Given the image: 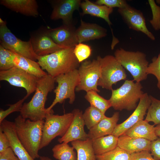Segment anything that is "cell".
Returning a JSON list of instances; mask_svg holds the SVG:
<instances>
[{
    "label": "cell",
    "instance_id": "1",
    "mask_svg": "<svg viewBox=\"0 0 160 160\" xmlns=\"http://www.w3.org/2000/svg\"><path fill=\"white\" fill-rule=\"evenodd\" d=\"M55 82V78L48 74L39 79L34 95L28 102L23 103L20 112L23 118L33 121L45 119L47 96L54 89Z\"/></svg>",
    "mask_w": 160,
    "mask_h": 160
},
{
    "label": "cell",
    "instance_id": "2",
    "mask_svg": "<svg viewBox=\"0 0 160 160\" xmlns=\"http://www.w3.org/2000/svg\"><path fill=\"white\" fill-rule=\"evenodd\" d=\"M44 120H26L20 115L15 119V129L19 140L34 159L39 158L38 152L42 137Z\"/></svg>",
    "mask_w": 160,
    "mask_h": 160
},
{
    "label": "cell",
    "instance_id": "3",
    "mask_svg": "<svg viewBox=\"0 0 160 160\" xmlns=\"http://www.w3.org/2000/svg\"><path fill=\"white\" fill-rule=\"evenodd\" d=\"M74 47L61 49L39 56L37 62L43 70L53 78L77 69L79 63L74 53Z\"/></svg>",
    "mask_w": 160,
    "mask_h": 160
},
{
    "label": "cell",
    "instance_id": "4",
    "mask_svg": "<svg viewBox=\"0 0 160 160\" xmlns=\"http://www.w3.org/2000/svg\"><path fill=\"white\" fill-rule=\"evenodd\" d=\"M142 88L140 82H134L133 80H126L120 87L111 90L109 100L112 107L114 110L120 111L135 109L137 103L144 93Z\"/></svg>",
    "mask_w": 160,
    "mask_h": 160
},
{
    "label": "cell",
    "instance_id": "5",
    "mask_svg": "<svg viewBox=\"0 0 160 160\" xmlns=\"http://www.w3.org/2000/svg\"><path fill=\"white\" fill-rule=\"evenodd\" d=\"M114 57L122 66L129 71L136 82L146 80L149 63L145 54L141 52L131 51L120 48L114 53Z\"/></svg>",
    "mask_w": 160,
    "mask_h": 160
},
{
    "label": "cell",
    "instance_id": "6",
    "mask_svg": "<svg viewBox=\"0 0 160 160\" xmlns=\"http://www.w3.org/2000/svg\"><path fill=\"white\" fill-rule=\"evenodd\" d=\"M53 113H47L45 116L39 150L48 145L56 137L63 136L73 119L72 112L61 115H55Z\"/></svg>",
    "mask_w": 160,
    "mask_h": 160
},
{
    "label": "cell",
    "instance_id": "7",
    "mask_svg": "<svg viewBox=\"0 0 160 160\" xmlns=\"http://www.w3.org/2000/svg\"><path fill=\"white\" fill-rule=\"evenodd\" d=\"M101 75L98 82V86L111 90L112 86L120 81L126 80L127 75L124 68L114 56L107 55L103 57L98 56Z\"/></svg>",
    "mask_w": 160,
    "mask_h": 160
},
{
    "label": "cell",
    "instance_id": "8",
    "mask_svg": "<svg viewBox=\"0 0 160 160\" xmlns=\"http://www.w3.org/2000/svg\"><path fill=\"white\" fill-rule=\"evenodd\" d=\"M57 85L54 90L55 97L50 105L46 108L47 113L53 112L52 108L57 103L61 104L67 99L70 104L75 100V91L79 81L78 69L66 73L59 75L55 78Z\"/></svg>",
    "mask_w": 160,
    "mask_h": 160
},
{
    "label": "cell",
    "instance_id": "9",
    "mask_svg": "<svg viewBox=\"0 0 160 160\" xmlns=\"http://www.w3.org/2000/svg\"><path fill=\"white\" fill-rule=\"evenodd\" d=\"M0 44L6 49L33 60L39 57L34 52L31 40H21L15 36L7 26L5 21L0 18Z\"/></svg>",
    "mask_w": 160,
    "mask_h": 160
},
{
    "label": "cell",
    "instance_id": "10",
    "mask_svg": "<svg viewBox=\"0 0 160 160\" xmlns=\"http://www.w3.org/2000/svg\"><path fill=\"white\" fill-rule=\"evenodd\" d=\"M79 81L75 91L83 90L86 92L93 90L97 92L98 82L101 75L100 65L98 60H86L79 67Z\"/></svg>",
    "mask_w": 160,
    "mask_h": 160
},
{
    "label": "cell",
    "instance_id": "11",
    "mask_svg": "<svg viewBox=\"0 0 160 160\" xmlns=\"http://www.w3.org/2000/svg\"><path fill=\"white\" fill-rule=\"evenodd\" d=\"M39 79L15 66L7 70L0 71V81H5L12 86L24 88L27 97L35 92Z\"/></svg>",
    "mask_w": 160,
    "mask_h": 160
},
{
    "label": "cell",
    "instance_id": "12",
    "mask_svg": "<svg viewBox=\"0 0 160 160\" xmlns=\"http://www.w3.org/2000/svg\"><path fill=\"white\" fill-rule=\"evenodd\" d=\"M118 12L129 28L143 33L152 40L155 39L154 35L147 28L145 18L140 11L128 5L118 8Z\"/></svg>",
    "mask_w": 160,
    "mask_h": 160
},
{
    "label": "cell",
    "instance_id": "13",
    "mask_svg": "<svg viewBox=\"0 0 160 160\" xmlns=\"http://www.w3.org/2000/svg\"><path fill=\"white\" fill-rule=\"evenodd\" d=\"M151 103L150 97L147 93H144L140 99L137 107L132 114L126 120L117 124L112 135L119 137L124 134L139 121L143 120Z\"/></svg>",
    "mask_w": 160,
    "mask_h": 160
},
{
    "label": "cell",
    "instance_id": "14",
    "mask_svg": "<svg viewBox=\"0 0 160 160\" xmlns=\"http://www.w3.org/2000/svg\"><path fill=\"white\" fill-rule=\"evenodd\" d=\"M30 39L34 52L38 56L48 55L67 48L55 43L48 34L47 29L37 31L32 34Z\"/></svg>",
    "mask_w": 160,
    "mask_h": 160
},
{
    "label": "cell",
    "instance_id": "15",
    "mask_svg": "<svg viewBox=\"0 0 160 160\" xmlns=\"http://www.w3.org/2000/svg\"><path fill=\"white\" fill-rule=\"evenodd\" d=\"M72 112L73 115V119L65 135L58 139L60 143H68L76 140H84L88 138L84 129L85 125L82 111L79 109H75Z\"/></svg>",
    "mask_w": 160,
    "mask_h": 160
},
{
    "label": "cell",
    "instance_id": "16",
    "mask_svg": "<svg viewBox=\"0 0 160 160\" xmlns=\"http://www.w3.org/2000/svg\"><path fill=\"white\" fill-rule=\"evenodd\" d=\"M76 30L72 24H63L60 27L47 29V32L55 43L69 48L74 47L79 43L76 35Z\"/></svg>",
    "mask_w": 160,
    "mask_h": 160
},
{
    "label": "cell",
    "instance_id": "17",
    "mask_svg": "<svg viewBox=\"0 0 160 160\" xmlns=\"http://www.w3.org/2000/svg\"><path fill=\"white\" fill-rule=\"evenodd\" d=\"M81 2L80 0L56 1L53 5L50 19L53 20L61 19L63 24H72L73 12L79 10Z\"/></svg>",
    "mask_w": 160,
    "mask_h": 160
},
{
    "label": "cell",
    "instance_id": "18",
    "mask_svg": "<svg viewBox=\"0 0 160 160\" xmlns=\"http://www.w3.org/2000/svg\"><path fill=\"white\" fill-rule=\"evenodd\" d=\"M0 128L7 135L11 148L20 160H34L29 155L18 138L14 122L4 119L0 124Z\"/></svg>",
    "mask_w": 160,
    "mask_h": 160
},
{
    "label": "cell",
    "instance_id": "19",
    "mask_svg": "<svg viewBox=\"0 0 160 160\" xmlns=\"http://www.w3.org/2000/svg\"><path fill=\"white\" fill-rule=\"evenodd\" d=\"M76 33L79 43L104 37L107 35V30L96 24L86 23L81 19Z\"/></svg>",
    "mask_w": 160,
    "mask_h": 160
},
{
    "label": "cell",
    "instance_id": "20",
    "mask_svg": "<svg viewBox=\"0 0 160 160\" xmlns=\"http://www.w3.org/2000/svg\"><path fill=\"white\" fill-rule=\"evenodd\" d=\"M0 4L17 13L36 17L39 15L38 6L35 0H1Z\"/></svg>",
    "mask_w": 160,
    "mask_h": 160
},
{
    "label": "cell",
    "instance_id": "21",
    "mask_svg": "<svg viewBox=\"0 0 160 160\" xmlns=\"http://www.w3.org/2000/svg\"><path fill=\"white\" fill-rule=\"evenodd\" d=\"M119 119V113L116 112L110 117L106 116L89 130L88 138L92 140L112 134Z\"/></svg>",
    "mask_w": 160,
    "mask_h": 160
},
{
    "label": "cell",
    "instance_id": "22",
    "mask_svg": "<svg viewBox=\"0 0 160 160\" xmlns=\"http://www.w3.org/2000/svg\"><path fill=\"white\" fill-rule=\"evenodd\" d=\"M151 142L145 139L134 138L123 134L118 137V146L131 154L144 151H150Z\"/></svg>",
    "mask_w": 160,
    "mask_h": 160
},
{
    "label": "cell",
    "instance_id": "23",
    "mask_svg": "<svg viewBox=\"0 0 160 160\" xmlns=\"http://www.w3.org/2000/svg\"><path fill=\"white\" fill-rule=\"evenodd\" d=\"M154 125L150 124L145 120L138 122L125 132L124 135L137 138H144L151 141L157 139Z\"/></svg>",
    "mask_w": 160,
    "mask_h": 160
},
{
    "label": "cell",
    "instance_id": "24",
    "mask_svg": "<svg viewBox=\"0 0 160 160\" xmlns=\"http://www.w3.org/2000/svg\"><path fill=\"white\" fill-rule=\"evenodd\" d=\"M80 7L82 12V15L89 14L91 16L102 18L104 19L111 27L112 25L109 16L113 11V8L108 7L104 5H99L93 3L88 0L81 2Z\"/></svg>",
    "mask_w": 160,
    "mask_h": 160
},
{
    "label": "cell",
    "instance_id": "25",
    "mask_svg": "<svg viewBox=\"0 0 160 160\" xmlns=\"http://www.w3.org/2000/svg\"><path fill=\"white\" fill-rule=\"evenodd\" d=\"M13 62L14 66L39 78L47 74L42 69L38 62L14 52Z\"/></svg>",
    "mask_w": 160,
    "mask_h": 160
},
{
    "label": "cell",
    "instance_id": "26",
    "mask_svg": "<svg viewBox=\"0 0 160 160\" xmlns=\"http://www.w3.org/2000/svg\"><path fill=\"white\" fill-rule=\"evenodd\" d=\"M118 137L111 134L92 140V146L96 155H102L118 146Z\"/></svg>",
    "mask_w": 160,
    "mask_h": 160
},
{
    "label": "cell",
    "instance_id": "27",
    "mask_svg": "<svg viewBox=\"0 0 160 160\" xmlns=\"http://www.w3.org/2000/svg\"><path fill=\"white\" fill-rule=\"evenodd\" d=\"M77 154V160H96L92 146V140H76L71 142Z\"/></svg>",
    "mask_w": 160,
    "mask_h": 160
},
{
    "label": "cell",
    "instance_id": "28",
    "mask_svg": "<svg viewBox=\"0 0 160 160\" xmlns=\"http://www.w3.org/2000/svg\"><path fill=\"white\" fill-rule=\"evenodd\" d=\"M74 149L68 143H60L55 145L52 148L53 156L58 160H77Z\"/></svg>",
    "mask_w": 160,
    "mask_h": 160
},
{
    "label": "cell",
    "instance_id": "29",
    "mask_svg": "<svg viewBox=\"0 0 160 160\" xmlns=\"http://www.w3.org/2000/svg\"><path fill=\"white\" fill-rule=\"evenodd\" d=\"M84 98L89 103L90 106L97 108L104 114L112 107L109 100L105 99L97 92L93 90L87 92Z\"/></svg>",
    "mask_w": 160,
    "mask_h": 160
},
{
    "label": "cell",
    "instance_id": "30",
    "mask_svg": "<svg viewBox=\"0 0 160 160\" xmlns=\"http://www.w3.org/2000/svg\"><path fill=\"white\" fill-rule=\"evenodd\" d=\"M106 117L105 114L100 110L91 106L88 107L83 113L85 125L89 130Z\"/></svg>",
    "mask_w": 160,
    "mask_h": 160
},
{
    "label": "cell",
    "instance_id": "31",
    "mask_svg": "<svg viewBox=\"0 0 160 160\" xmlns=\"http://www.w3.org/2000/svg\"><path fill=\"white\" fill-rule=\"evenodd\" d=\"M151 104L149 107L145 120L152 122L154 125H160V100L150 95Z\"/></svg>",
    "mask_w": 160,
    "mask_h": 160
},
{
    "label": "cell",
    "instance_id": "32",
    "mask_svg": "<svg viewBox=\"0 0 160 160\" xmlns=\"http://www.w3.org/2000/svg\"><path fill=\"white\" fill-rule=\"evenodd\" d=\"M130 154L117 146L114 149L99 155L96 160H130Z\"/></svg>",
    "mask_w": 160,
    "mask_h": 160
},
{
    "label": "cell",
    "instance_id": "33",
    "mask_svg": "<svg viewBox=\"0 0 160 160\" xmlns=\"http://www.w3.org/2000/svg\"><path fill=\"white\" fill-rule=\"evenodd\" d=\"M14 52L0 44V71L8 70L14 66L13 62Z\"/></svg>",
    "mask_w": 160,
    "mask_h": 160
},
{
    "label": "cell",
    "instance_id": "34",
    "mask_svg": "<svg viewBox=\"0 0 160 160\" xmlns=\"http://www.w3.org/2000/svg\"><path fill=\"white\" fill-rule=\"evenodd\" d=\"M92 49L89 45L79 43L74 47V53L80 63L89 57L92 53Z\"/></svg>",
    "mask_w": 160,
    "mask_h": 160
},
{
    "label": "cell",
    "instance_id": "35",
    "mask_svg": "<svg viewBox=\"0 0 160 160\" xmlns=\"http://www.w3.org/2000/svg\"><path fill=\"white\" fill-rule=\"evenodd\" d=\"M148 2L152 14V19L149 22L154 29L156 31L160 30V7L154 0H148Z\"/></svg>",
    "mask_w": 160,
    "mask_h": 160
},
{
    "label": "cell",
    "instance_id": "36",
    "mask_svg": "<svg viewBox=\"0 0 160 160\" xmlns=\"http://www.w3.org/2000/svg\"><path fill=\"white\" fill-rule=\"evenodd\" d=\"M147 74H151L156 78L157 87L160 91V54L157 57H154L152 59V62L149 64L146 71Z\"/></svg>",
    "mask_w": 160,
    "mask_h": 160
},
{
    "label": "cell",
    "instance_id": "37",
    "mask_svg": "<svg viewBox=\"0 0 160 160\" xmlns=\"http://www.w3.org/2000/svg\"><path fill=\"white\" fill-rule=\"evenodd\" d=\"M28 98L25 96L23 98L20 100L16 103L13 104L8 105L9 107L7 109L4 110L1 109L0 110V124L5 118L9 114L15 112H20L23 104L24 101Z\"/></svg>",
    "mask_w": 160,
    "mask_h": 160
},
{
    "label": "cell",
    "instance_id": "38",
    "mask_svg": "<svg viewBox=\"0 0 160 160\" xmlns=\"http://www.w3.org/2000/svg\"><path fill=\"white\" fill-rule=\"evenodd\" d=\"M95 3L99 5H104L112 8H124L129 5L125 0H97Z\"/></svg>",
    "mask_w": 160,
    "mask_h": 160
},
{
    "label": "cell",
    "instance_id": "39",
    "mask_svg": "<svg viewBox=\"0 0 160 160\" xmlns=\"http://www.w3.org/2000/svg\"><path fill=\"white\" fill-rule=\"evenodd\" d=\"M130 160H157L154 159L150 151H144L130 154Z\"/></svg>",
    "mask_w": 160,
    "mask_h": 160
},
{
    "label": "cell",
    "instance_id": "40",
    "mask_svg": "<svg viewBox=\"0 0 160 160\" xmlns=\"http://www.w3.org/2000/svg\"><path fill=\"white\" fill-rule=\"evenodd\" d=\"M150 151L154 159L160 160V137L151 141Z\"/></svg>",
    "mask_w": 160,
    "mask_h": 160
},
{
    "label": "cell",
    "instance_id": "41",
    "mask_svg": "<svg viewBox=\"0 0 160 160\" xmlns=\"http://www.w3.org/2000/svg\"><path fill=\"white\" fill-rule=\"evenodd\" d=\"M11 147L9 139L5 133L0 128V153Z\"/></svg>",
    "mask_w": 160,
    "mask_h": 160
},
{
    "label": "cell",
    "instance_id": "42",
    "mask_svg": "<svg viewBox=\"0 0 160 160\" xmlns=\"http://www.w3.org/2000/svg\"><path fill=\"white\" fill-rule=\"evenodd\" d=\"M0 160H20L15 155L12 148H9L0 153Z\"/></svg>",
    "mask_w": 160,
    "mask_h": 160
},
{
    "label": "cell",
    "instance_id": "43",
    "mask_svg": "<svg viewBox=\"0 0 160 160\" xmlns=\"http://www.w3.org/2000/svg\"><path fill=\"white\" fill-rule=\"evenodd\" d=\"M155 128L156 135L158 137H160V125H156Z\"/></svg>",
    "mask_w": 160,
    "mask_h": 160
},
{
    "label": "cell",
    "instance_id": "44",
    "mask_svg": "<svg viewBox=\"0 0 160 160\" xmlns=\"http://www.w3.org/2000/svg\"><path fill=\"white\" fill-rule=\"evenodd\" d=\"M39 158L40 160H52L49 157L45 156H40Z\"/></svg>",
    "mask_w": 160,
    "mask_h": 160
},
{
    "label": "cell",
    "instance_id": "45",
    "mask_svg": "<svg viewBox=\"0 0 160 160\" xmlns=\"http://www.w3.org/2000/svg\"><path fill=\"white\" fill-rule=\"evenodd\" d=\"M156 2L158 4L160 5V0H156Z\"/></svg>",
    "mask_w": 160,
    "mask_h": 160
}]
</instances>
